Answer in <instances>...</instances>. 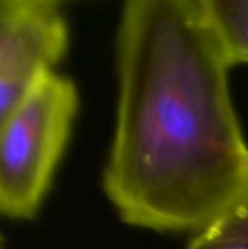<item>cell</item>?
<instances>
[{
	"mask_svg": "<svg viewBox=\"0 0 248 249\" xmlns=\"http://www.w3.org/2000/svg\"><path fill=\"white\" fill-rule=\"evenodd\" d=\"M231 67L208 0L123 6L102 187L124 223L197 235L247 201L248 142Z\"/></svg>",
	"mask_w": 248,
	"mask_h": 249,
	"instance_id": "1",
	"label": "cell"
},
{
	"mask_svg": "<svg viewBox=\"0 0 248 249\" xmlns=\"http://www.w3.org/2000/svg\"><path fill=\"white\" fill-rule=\"evenodd\" d=\"M77 105L73 80L50 70L0 125V214L35 216L69 142Z\"/></svg>",
	"mask_w": 248,
	"mask_h": 249,
	"instance_id": "2",
	"label": "cell"
},
{
	"mask_svg": "<svg viewBox=\"0 0 248 249\" xmlns=\"http://www.w3.org/2000/svg\"><path fill=\"white\" fill-rule=\"evenodd\" d=\"M69 44V26L58 1L34 0L26 16L0 45V125L34 83L54 70Z\"/></svg>",
	"mask_w": 248,
	"mask_h": 249,
	"instance_id": "3",
	"label": "cell"
},
{
	"mask_svg": "<svg viewBox=\"0 0 248 249\" xmlns=\"http://www.w3.org/2000/svg\"><path fill=\"white\" fill-rule=\"evenodd\" d=\"M232 66L248 64V0H208Z\"/></svg>",
	"mask_w": 248,
	"mask_h": 249,
	"instance_id": "4",
	"label": "cell"
},
{
	"mask_svg": "<svg viewBox=\"0 0 248 249\" xmlns=\"http://www.w3.org/2000/svg\"><path fill=\"white\" fill-rule=\"evenodd\" d=\"M186 249H248V200L197 233Z\"/></svg>",
	"mask_w": 248,
	"mask_h": 249,
	"instance_id": "5",
	"label": "cell"
},
{
	"mask_svg": "<svg viewBox=\"0 0 248 249\" xmlns=\"http://www.w3.org/2000/svg\"><path fill=\"white\" fill-rule=\"evenodd\" d=\"M34 0H0V45L26 16Z\"/></svg>",
	"mask_w": 248,
	"mask_h": 249,
	"instance_id": "6",
	"label": "cell"
}]
</instances>
